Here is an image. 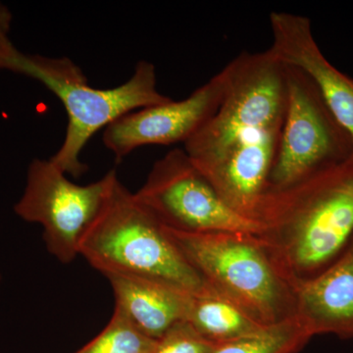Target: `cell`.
I'll return each mask as SVG.
<instances>
[{"mask_svg": "<svg viewBox=\"0 0 353 353\" xmlns=\"http://www.w3.org/2000/svg\"><path fill=\"white\" fill-rule=\"evenodd\" d=\"M222 73L219 108L183 150L227 205L254 220L284 126L285 66L270 50L245 51Z\"/></svg>", "mask_w": 353, "mask_h": 353, "instance_id": "1", "label": "cell"}, {"mask_svg": "<svg viewBox=\"0 0 353 353\" xmlns=\"http://www.w3.org/2000/svg\"><path fill=\"white\" fill-rule=\"evenodd\" d=\"M254 220L257 238L290 285L314 277L353 241V158L265 192Z\"/></svg>", "mask_w": 353, "mask_h": 353, "instance_id": "2", "label": "cell"}, {"mask_svg": "<svg viewBox=\"0 0 353 353\" xmlns=\"http://www.w3.org/2000/svg\"><path fill=\"white\" fill-rule=\"evenodd\" d=\"M0 70L38 81L62 102L68 124L63 143L50 161L74 178L88 171L81 155L97 132L125 114L172 101L158 90L157 68L145 60L137 64L127 82L101 90L92 87L69 58L27 54L9 41L0 48Z\"/></svg>", "mask_w": 353, "mask_h": 353, "instance_id": "3", "label": "cell"}, {"mask_svg": "<svg viewBox=\"0 0 353 353\" xmlns=\"http://www.w3.org/2000/svg\"><path fill=\"white\" fill-rule=\"evenodd\" d=\"M79 255L105 277L150 279L192 294L212 290L118 176L83 234Z\"/></svg>", "mask_w": 353, "mask_h": 353, "instance_id": "4", "label": "cell"}, {"mask_svg": "<svg viewBox=\"0 0 353 353\" xmlns=\"http://www.w3.org/2000/svg\"><path fill=\"white\" fill-rule=\"evenodd\" d=\"M164 228L206 284L260 324L268 326L294 317V289L256 234Z\"/></svg>", "mask_w": 353, "mask_h": 353, "instance_id": "5", "label": "cell"}, {"mask_svg": "<svg viewBox=\"0 0 353 353\" xmlns=\"http://www.w3.org/2000/svg\"><path fill=\"white\" fill-rule=\"evenodd\" d=\"M287 110L265 192L284 190L353 158L348 132L334 117L312 79L285 65Z\"/></svg>", "mask_w": 353, "mask_h": 353, "instance_id": "6", "label": "cell"}, {"mask_svg": "<svg viewBox=\"0 0 353 353\" xmlns=\"http://www.w3.org/2000/svg\"><path fill=\"white\" fill-rule=\"evenodd\" d=\"M117 176L111 170L97 182L77 185L50 159H34L14 212L26 222L41 225L48 252L61 263H71L79 255L83 233L101 210Z\"/></svg>", "mask_w": 353, "mask_h": 353, "instance_id": "7", "label": "cell"}, {"mask_svg": "<svg viewBox=\"0 0 353 353\" xmlns=\"http://www.w3.org/2000/svg\"><path fill=\"white\" fill-rule=\"evenodd\" d=\"M137 199L162 225L183 232L259 234L256 221L225 203L185 150L175 148L153 165Z\"/></svg>", "mask_w": 353, "mask_h": 353, "instance_id": "8", "label": "cell"}, {"mask_svg": "<svg viewBox=\"0 0 353 353\" xmlns=\"http://www.w3.org/2000/svg\"><path fill=\"white\" fill-rule=\"evenodd\" d=\"M224 92L222 71L183 101L125 114L104 129L102 141L120 162L137 148L189 141L219 108Z\"/></svg>", "mask_w": 353, "mask_h": 353, "instance_id": "9", "label": "cell"}, {"mask_svg": "<svg viewBox=\"0 0 353 353\" xmlns=\"http://www.w3.org/2000/svg\"><path fill=\"white\" fill-rule=\"evenodd\" d=\"M271 48L281 62L307 74L334 117L353 143V79L336 69L320 50L308 18L290 12L270 14Z\"/></svg>", "mask_w": 353, "mask_h": 353, "instance_id": "10", "label": "cell"}, {"mask_svg": "<svg viewBox=\"0 0 353 353\" xmlns=\"http://www.w3.org/2000/svg\"><path fill=\"white\" fill-rule=\"evenodd\" d=\"M292 289L294 317L312 338H353V241L334 263Z\"/></svg>", "mask_w": 353, "mask_h": 353, "instance_id": "11", "label": "cell"}, {"mask_svg": "<svg viewBox=\"0 0 353 353\" xmlns=\"http://www.w3.org/2000/svg\"><path fill=\"white\" fill-rule=\"evenodd\" d=\"M115 296V307L134 328L159 340L176 323L187 318L192 294L173 285L131 276H106Z\"/></svg>", "mask_w": 353, "mask_h": 353, "instance_id": "12", "label": "cell"}, {"mask_svg": "<svg viewBox=\"0 0 353 353\" xmlns=\"http://www.w3.org/2000/svg\"><path fill=\"white\" fill-rule=\"evenodd\" d=\"M185 321L215 343H228L263 328L252 316L215 290L192 294Z\"/></svg>", "mask_w": 353, "mask_h": 353, "instance_id": "13", "label": "cell"}, {"mask_svg": "<svg viewBox=\"0 0 353 353\" xmlns=\"http://www.w3.org/2000/svg\"><path fill=\"white\" fill-rule=\"evenodd\" d=\"M312 336L296 317L216 345L211 353H297Z\"/></svg>", "mask_w": 353, "mask_h": 353, "instance_id": "14", "label": "cell"}, {"mask_svg": "<svg viewBox=\"0 0 353 353\" xmlns=\"http://www.w3.org/2000/svg\"><path fill=\"white\" fill-rule=\"evenodd\" d=\"M157 343L134 328L115 307L105 329L75 353H153Z\"/></svg>", "mask_w": 353, "mask_h": 353, "instance_id": "15", "label": "cell"}, {"mask_svg": "<svg viewBox=\"0 0 353 353\" xmlns=\"http://www.w3.org/2000/svg\"><path fill=\"white\" fill-rule=\"evenodd\" d=\"M216 345L183 320L174 325L158 340L153 353H211Z\"/></svg>", "mask_w": 353, "mask_h": 353, "instance_id": "16", "label": "cell"}, {"mask_svg": "<svg viewBox=\"0 0 353 353\" xmlns=\"http://www.w3.org/2000/svg\"><path fill=\"white\" fill-rule=\"evenodd\" d=\"M12 13L3 4L0 3V48L10 41L9 32L12 23Z\"/></svg>", "mask_w": 353, "mask_h": 353, "instance_id": "17", "label": "cell"}, {"mask_svg": "<svg viewBox=\"0 0 353 353\" xmlns=\"http://www.w3.org/2000/svg\"><path fill=\"white\" fill-rule=\"evenodd\" d=\"M0 282H1V275H0Z\"/></svg>", "mask_w": 353, "mask_h": 353, "instance_id": "18", "label": "cell"}]
</instances>
